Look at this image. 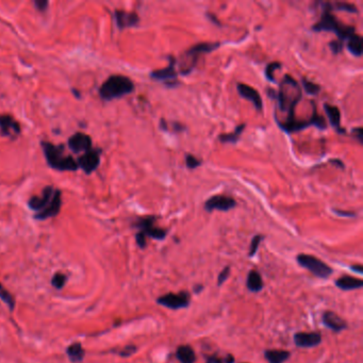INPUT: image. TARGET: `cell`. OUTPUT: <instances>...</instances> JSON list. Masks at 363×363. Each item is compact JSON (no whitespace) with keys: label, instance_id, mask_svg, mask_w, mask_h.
<instances>
[{"label":"cell","instance_id":"30bf717a","mask_svg":"<svg viewBox=\"0 0 363 363\" xmlns=\"http://www.w3.org/2000/svg\"><path fill=\"white\" fill-rule=\"evenodd\" d=\"M236 207V201L230 196L214 195L205 202V210L212 212L214 210L227 212Z\"/></svg>","mask_w":363,"mask_h":363},{"label":"cell","instance_id":"ee69618b","mask_svg":"<svg viewBox=\"0 0 363 363\" xmlns=\"http://www.w3.org/2000/svg\"><path fill=\"white\" fill-rule=\"evenodd\" d=\"M207 15H208L209 19H211V20L213 21V23H214V24H215V25H217V26H219V25H221V23H219V20H217V19H216V17H215V16H214L213 14H211V13H207Z\"/></svg>","mask_w":363,"mask_h":363},{"label":"cell","instance_id":"cb8c5ba5","mask_svg":"<svg viewBox=\"0 0 363 363\" xmlns=\"http://www.w3.org/2000/svg\"><path fill=\"white\" fill-rule=\"evenodd\" d=\"M0 128H1L3 135H10L12 131L15 134H17L20 131L18 123H16L12 117L7 116V115H0Z\"/></svg>","mask_w":363,"mask_h":363},{"label":"cell","instance_id":"6da1fadb","mask_svg":"<svg viewBox=\"0 0 363 363\" xmlns=\"http://www.w3.org/2000/svg\"><path fill=\"white\" fill-rule=\"evenodd\" d=\"M278 108L280 112L287 114L283 122H277L278 126L288 125L293 123L295 119V108L301 98L302 91L297 81L290 75H284L281 83L279 85V91L276 94Z\"/></svg>","mask_w":363,"mask_h":363},{"label":"cell","instance_id":"d590c367","mask_svg":"<svg viewBox=\"0 0 363 363\" xmlns=\"http://www.w3.org/2000/svg\"><path fill=\"white\" fill-rule=\"evenodd\" d=\"M230 275V266H225L223 268V271L218 274V277H217V285L218 287H221V285L226 281V280L228 279Z\"/></svg>","mask_w":363,"mask_h":363},{"label":"cell","instance_id":"484cf974","mask_svg":"<svg viewBox=\"0 0 363 363\" xmlns=\"http://www.w3.org/2000/svg\"><path fill=\"white\" fill-rule=\"evenodd\" d=\"M244 129H245V124H241L235 128V130L233 132H231V133L219 135L218 140H219V142H222V143H230V144H235V143L239 141L240 135H241L242 132L244 131Z\"/></svg>","mask_w":363,"mask_h":363},{"label":"cell","instance_id":"9c48e42d","mask_svg":"<svg viewBox=\"0 0 363 363\" xmlns=\"http://www.w3.org/2000/svg\"><path fill=\"white\" fill-rule=\"evenodd\" d=\"M169 64L167 67L162 69H156L150 73V78L153 80L163 81L166 86H176L179 82L177 81V73H176V59L172 56L168 57Z\"/></svg>","mask_w":363,"mask_h":363},{"label":"cell","instance_id":"2e32d148","mask_svg":"<svg viewBox=\"0 0 363 363\" xmlns=\"http://www.w3.org/2000/svg\"><path fill=\"white\" fill-rule=\"evenodd\" d=\"M322 322L326 328L332 330L333 332H341L347 328V324L333 311H325L322 315Z\"/></svg>","mask_w":363,"mask_h":363},{"label":"cell","instance_id":"8d00e7d4","mask_svg":"<svg viewBox=\"0 0 363 363\" xmlns=\"http://www.w3.org/2000/svg\"><path fill=\"white\" fill-rule=\"evenodd\" d=\"M343 42L341 41H331L329 43V47L331 49L334 54H338L343 50Z\"/></svg>","mask_w":363,"mask_h":363},{"label":"cell","instance_id":"60d3db41","mask_svg":"<svg viewBox=\"0 0 363 363\" xmlns=\"http://www.w3.org/2000/svg\"><path fill=\"white\" fill-rule=\"evenodd\" d=\"M34 4L37 10L45 11L47 9L48 1H44V0H36V1H34Z\"/></svg>","mask_w":363,"mask_h":363},{"label":"cell","instance_id":"5b68a950","mask_svg":"<svg viewBox=\"0 0 363 363\" xmlns=\"http://www.w3.org/2000/svg\"><path fill=\"white\" fill-rule=\"evenodd\" d=\"M221 46V43H198L189 48L183 54L184 59L180 63V74L183 76L190 75L198 62V59L205 53L212 52Z\"/></svg>","mask_w":363,"mask_h":363},{"label":"cell","instance_id":"7c38bea8","mask_svg":"<svg viewBox=\"0 0 363 363\" xmlns=\"http://www.w3.org/2000/svg\"><path fill=\"white\" fill-rule=\"evenodd\" d=\"M294 343L300 348L315 347L322 343V335L318 332H297L294 334Z\"/></svg>","mask_w":363,"mask_h":363},{"label":"cell","instance_id":"ffe728a7","mask_svg":"<svg viewBox=\"0 0 363 363\" xmlns=\"http://www.w3.org/2000/svg\"><path fill=\"white\" fill-rule=\"evenodd\" d=\"M335 285L343 291H351L361 289L363 285V281L359 278H356L353 276H342L334 281Z\"/></svg>","mask_w":363,"mask_h":363},{"label":"cell","instance_id":"3957f363","mask_svg":"<svg viewBox=\"0 0 363 363\" xmlns=\"http://www.w3.org/2000/svg\"><path fill=\"white\" fill-rule=\"evenodd\" d=\"M134 91V84L130 78L123 75H113L101 84L99 95L104 100L120 98Z\"/></svg>","mask_w":363,"mask_h":363},{"label":"cell","instance_id":"f6af8a7d","mask_svg":"<svg viewBox=\"0 0 363 363\" xmlns=\"http://www.w3.org/2000/svg\"><path fill=\"white\" fill-rule=\"evenodd\" d=\"M351 269H353V271H356L357 273H359V274L363 273V266L361 265V264H359V265H353V266H351Z\"/></svg>","mask_w":363,"mask_h":363},{"label":"cell","instance_id":"ba28073f","mask_svg":"<svg viewBox=\"0 0 363 363\" xmlns=\"http://www.w3.org/2000/svg\"><path fill=\"white\" fill-rule=\"evenodd\" d=\"M156 216H145L139 218V221L135 223V227L140 229L142 233H144L146 236H149L151 239L162 241L167 235V230L160 227H157Z\"/></svg>","mask_w":363,"mask_h":363},{"label":"cell","instance_id":"83f0119b","mask_svg":"<svg viewBox=\"0 0 363 363\" xmlns=\"http://www.w3.org/2000/svg\"><path fill=\"white\" fill-rule=\"evenodd\" d=\"M327 7L330 10H339V11H345V12L349 13H358V10L355 7L354 4L347 3V2H326Z\"/></svg>","mask_w":363,"mask_h":363},{"label":"cell","instance_id":"f546056e","mask_svg":"<svg viewBox=\"0 0 363 363\" xmlns=\"http://www.w3.org/2000/svg\"><path fill=\"white\" fill-rule=\"evenodd\" d=\"M207 363H234V357L228 354L226 357L211 355L207 357Z\"/></svg>","mask_w":363,"mask_h":363},{"label":"cell","instance_id":"bcb514c9","mask_svg":"<svg viewBox=\"0 0 363 363\" xmlns=\"http://www.w3.org/2000/svg\"><path fill=\"white\" fill-rule=\"evenodd\" d=\"M330 162H331L332 164H335V165H337V166L339 165V166L341 168H344V164L342 163V161H340V160H331Z\"/></svg>","mask_w":363,"mask_h":363},{"label":"cell","instance_id":"836d02e7","mask_svg":"<svg viewBox=\"0 0 363 363\" xmlns=\"http://www.w3.org/2000/svg\"><path fill=\"white\" fill-rule=\"evenodd\" d=\"M185 165H186V167L190 168V169H195L198 166H200L201 161L193 155H186L185 156Z\"/></svg>","mask_w":363,"mask_h":363},{"label":"cell","instance_id":"f35d334b","mask_svg":"<svg viewBox=\"0 0 363 363\" xmlns=\"http://www.w3.org/2000/svg\"><path fill=\"white\" fill-rule=\"evenodd\" d=\"M135 240H136L137 245H139L141 248H145L147 245V242H146V235L144 233H142L141 231H139V232H137L135 235Z\"/></svg>","mask_w":363,"mask_h":363},{"label":"cell","instance_id":"7402d4cb","mask_svg":"<svg viewBox=\"0 0 363 363\" xmlns=\"http://www.w3.org/2000/svg\"><path fill=\"white\" fill-rule=\"evenodd\" d=\"M176 358L180 363H195L196 354L190 345H180L176 350Z\"/></svg>","mask_w":363,"mask_h":363},{"label":"cell","instance_id":"5bb4252c","mask_svg":"<svg viewBox=\"0 0 363 363\" xmlns=\"http://www.w3.org/2000/svg\"><path fill=\"white\" fill-rule=\"evenodd\" d=\"M236 90H238L241 97L247 99V100H249L252 104H254L257 111H259V112L262 111L263 102H262V99H261L259 92H258L256 89L249 86L248 84L238 83V85H236Z\"/></svg>","mask_w":363,"mask_h":363},{"label":"cell","instance_id":"d6986e66","mask_svg":"<svg viewBox=\"0 0 363 363\" xmlns=\"http://www.w3.org/2000/svg\"><path fill=\"white\" fill-rule=\"evenodd\" d=\"M324 110L329 118V122L338 133H345L346 130L341 126V112L338 107L332 106L330 103L324 104Z\"/></svg>","mask_w":363,"mask_h":363},{"label":"cell","instance_id":"b9f144b4","mask_svg":"<svg viewBox=\"0 0 363 363\" xmlns=\"http://www.w3.org/2000/svg\"><path fill=\"white\" fill-rule=\"evenodd\" d=\"M170 125H172V129L174 130V132H181V131H183L185 129V127L182 124L177 123V122L170 123Z\"/></svg>","mask_w":363,"mask_h":363},{"label":"cell","instance_id":"e575fe53","mask_svg":"<svg viewBox=\"0 0 363 363\" xmlns=\"http://www.w3.org/2000/svg\"><path fill=\"white\" fill-rule=\"evenodd\" d=\"M65 281H66L65 275H63V274H56V275H54V276H53L52 281H51V282H52V284H53V287H54V288L61 289V288L63 287V285H64Z\"/></svg>","mask_w":363,"mask_h":363},{"label":"cell","instance_id":"ab89813d","mask_svg":"<svg viewBox=\"0 0 363 363\" xmlns=\"http://www.w3.org/2000/svg\"><path fill=\"white\" fill-rule=\"evenodd\" d=\"M353 134L355 135L356 139L358 140V141L361 143V144H362V142H363V140H362V136H363V130H362V128H361V127H357V128H355V129L353 130Z\"/></svg>","mask_w":363,"mask_h":363},{"label":"cell","instance_id":"e0dca14e","mask_svg":"<svg viewBox=\"0 0 363 363\" xmlns=\"http://www.w3.org/2000/svg\"><path fill=\"white\" fill-rule=\"evenodd\" d=\"M68 147L74 152H77V153L82 152V151L85 152L87 150H90L92 148L91 136L85 133H82V132L75 133L68 140Z\"/></svg>","mask_w":363,"mask_h":363},{"label":"cell","instance_id":"9a60e30c","mask_svg":"<svg viewBox=\"0 0 363 363\" xmlns=\"http://www.w3.org/2000/svg\"><path fill=\"white\" fill-rule=\"evenodd\" d=\"M61 205H62L61 191L56 190V191H54V194H53L51 201L49 202V205L45 209H44V210L36 213L35 218L46 219V218L53 217V216L58 215L59 212H60V209H61Z\"/></svg>","mask_w":363,"mask_h":363},{"label":"cell","instance_id":"52a82bcc","mask_svg":"<svg viewBox=\"0 0 363 363\" xmlns=\"http://www.w3.org/2000/svg\"><path fill=\"white\" fill-rule=\"evenodd\" d=\"M191 295L184 291L180 293H167L157 298V304L175 311L189 307Z\"/></svg>","mask_w":363,"mask_h":363},{"label":"cell","instance_id":"4fadbf2b","mask_svg":"<svg viewBox=\"0 0 363 363\" xmlns=\"http://www.w3.org/2000/svg\"><path fill=\"white\" fill-rule=\"evenodd\" d=\"M54 191L56 190H54L52 186H46V188L43 190L40 196H33L30 198L28 201V206L32 210L37 211V213L41 212L49 205V202L51 201Z\"/></svg>","mask_w":363,"mask_h":363},{"label":"cell","instance_id":"7a4b0ae2","mask_svg":"<svg viewBox=\"0 0 363 363\" xmlns=\"http://www.w3.org/2000/svg\"><path fill=\"white\" fill-rule=\"evenodd\" d=\"M323 5V13L321 16V19L317 21L316 24L312 26V30L315 32H322V31H327V32H334L338 35L339 41H346L348 38L355 34L356 28L353 26L344 25L339 21L335 16L331 13L326 2L322 3Z\"/></svg>","mask_w":363,"mask_h":363},{"label":"cell","instance_id":"4316f807","mask_svg":"<svg viewBox=\"0 0 363 363\" xmlns=\"http://www.w3.org/2000/svg\"><path fill=\"white\" fill-rule=\"evenodd\" d=\"M67 355L73 362H80L84 357V350L80 343H75L67 348Z\"/></svg>","mask_w":363,"mask_h":363},{"label":"cell","instance_id":"74e56055","mask_svg":"<svg viewBox=\"0 0 363 363\" xmlns=\"http://www.w3.org/2000/svg\"><path fill=\"white\" fill-rule=\"evenodd\" d=\"M136 349H137L136 346H134V345H127L124 349L119 351L118 355L122 356V357H129L131 355H133L136 351Z\"/></svg>","mask_w":363,"mask_h":363},{"label":"cell","instance_id":"603a6c76","mask_svg":"<svg viewBox=\"0 0 363 363\" xmlns=\"http://www.w3.org/2000/svg\"><path fill=\"white\" fill-rule=\"evenodd\" d=\"M263 279L261 277V275L258 273L255 269H251V271L248 273V276H247L246 280V287L248 289L250 292L252 293H258L263 289Z\"/></svg>","mask_w":363,"mask_h":363},{"label":"cell","instance_id":"8992f818","mask_svg":"<svg viewBox=\"0 0 363 363\" xmlns=\"http://www.w3.org/2000/svg\"><path fill=\"white\" fill-rule=\"evenodd\" d=\"M296 261L301 267L308 269L318 278L326 279L333 273V269L328 264L314 256L300 254L296 257Z\"/></svg>","mask_w":363,"mask_h":363},{"label":"cell","instance_id":"d6a6232c","mask_svg":"<svg viewBox=\"0 0 363 363\" xmlns=\"http://www.w3.org/2000/svg\"><path fill=\"white\" fill-rule=\"evenodd\" d=\"M262 240H263V235H261V234H257V235L254 236V238H252V240L250 242V247H249V254H248L249 257L255 256L258 248H259V245H260Z\"/></svg>","mask_w":363,"mask_h":363},{"label":"cell","instance_id":"f1b7e54d","mask_svg":"<svg viewBox=\"0 0 363 363\" xmlns=\"http://www.w3.org/2000/svg\"><path fill=\"white\" fill-rule=\"evenodd\" d=\"M301 83H302V86H304V90L305 92L307 93V94L309 95H316L318 92L321 91V86L314 83V82L312 81H309L306 78H302L301 79Z\"/></svg>","mask_w":363,"mask_h":363},{"label":"cell","instance_id":"ac0fdd59","mask_svg":"<svg viewBox=\"0 0 363 363\" xmlns=\"http://www.w3.org/2000/svg\"><path fill=\"white\" fill-rule=\"evenodd\" d=\"M114 17L119 29L131 28V27H135L140 23V17L136 13L126 12V11L123 10L115 11Z\"/></svg>","mask_w":363,"mask_h":363},{"label":"cell","instance_id":"7dc6e473","mask_svg":"<svg viewBox=\"0 0 363 363\" xmlns=\"http://www.w3.org/2000/svg\"><path fill=\"white\" fill-rule=\"evenodd\" d=\"M202 290V285L201 284H197L196 285V287L194 288V292L196 293V294H198V293H199L200 292V291Z\"/></svg>","mask_w":363,"mask_h":363},{"label":"cell","instance_id":"44dd1931","mask_svg":"<svg viewBox=\"0 0 363 363\" xmlns=\"http://www.w3.org/2000/svg\"><path fill=\"white\" fill-rule=\"evenodd\" d=\"M291 357V353L282 349H267L264 351V358L268 363H284Z\"/></svg>","mask_w":363,"mask_h":363},{"label":"cell","instance_id":"7bdbcfd3","mask_svg":"<svg viewBox=\"0 0 363 363\" xmlns=\"http://www.w3.org/2000/svg\"><path fill=\"white\" fill-rule=\"evenodd\" d=\"M333 211L337 213L338 215H341V216H348V217L356 216V213L354 212H345V211H341V210H333Z\"/></svg>","mask_w":363,"mask_h":363},{"label":"cell","instance_id":"4dcf8cb0","mask_svg":"<svg viewBox=\"0 0 363 363\" xmlns=\"http://www.w3.org/2000/svg\"><path fill=\"white\" fill-rule=\"evenodd\" d=\"M0 298L4 301L5 304H7L10 310L14 309V306H15L14 298L12 297V295H11L8 291L2 287V284H0Z\"/></svg>","mask_w":363,"mask_h":363},{"label":"cell","instance_id":"277c9868","mask_svg":"<svg viewBox=\"0 0 363 363\" xmlns=\"http://www.w3.org/2000/svg\"><path fill=\"white\" fill-rule=\"evenodd\" d=\"M42 147L48 164L58 170H71L78 168V164L73 157L65 156L62 146H56L48 142H43Z\"/></svg>","mask_w":363,"mask_h":363},{"label":"cell","instance_id":"1f68e13d","mask_svg":"<svg viewBox=\"0 0 363 363\" xmlns=\"http://www.w3.org/2000/svg\"><path fill=\"white\" fill-rule=\"evenodd\" d=\"M281 67V63L280 62H277V61H274V62H271L269 64H267L266 68H265V76H266V79L268 81H272V82H275V79H274V71L277 70L278 68Z\"/></svg>","mask_w":363,"mask_h":363},{"label":"cell","instance_id":"8fae6325","mask_svg":"<svg viewBox=\"0 0 363 363\" xmlns=\"http://www.w3.org/2000/svg\"><path fill=\"white\" fill-rule=\"evenodd\" d=\"M77 164H78V167L84 170V173H93L100 164V150L91 148L90 150L85 151L78 158Z\"/></svg>","mask_w":363,"mask_h":363},{"label":"cell","instance_id":"d4e9b609","mask_svg":"<svg viewBox=\"0 0 363 363\" xmlns=\"http://www.w3.org/2000/svg\"><path fill=\"white\" fill-rule=\"evenodd\" d=\"M347 49L354 56L361 57L363 49V41L361 35L357 34V33L351 35L347 40Z\"/></svg>","mask_w":363,"mask_h":363}]
</instances>
